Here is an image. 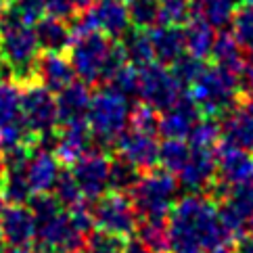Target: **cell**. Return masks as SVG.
<instances>
[{
    "mask_svg": "<svg viewBox=\"0 0 253 253\" xmlns=\"http://www.w3.org/2000/svg\"><path fill=\"white\" fill-rule=\"evenodd\" d=\"M107 82H109V88H113L115 92H120L126 98L138 96V67L126 61L109 76Z\"/></svg>",
    "mask_w": 253,
    "mask_h": 253,
    "instance_id": "36",
    "label": "cell"
},
{
    "mask_svg": "<svg viewBox=\"0 0 253 253\" xmlns=\"http://www.w3.org/2000/svg\"><path fill=\"white\" fill-rule=\"evenodd\" d=\"M0 65H4V63H2V57H0Z\"/></svg>",
    "mask_w": 253,
    "mask_h": 253,
    "instance_id": "56",
    "label": "cell"
},
{
    "mask_svg": "<svg viewBox=\"0 0 253 253\" xmlns=\"http://www.w3.org/2000/svg\"><path fill=\"white\" fill-rule=\"evenodd\" d=\"M42 2H44V13L63 21H71L78 13L74 0H42Z\"/></svg>",
    "mask_w": 253,
    "mask_h": 253,
    "instance_id": "44",
    "label": "cell"
},
{
    "mask_svg": "<svg viewBox=\"0 0 253 253\" xmlns=\"http://www.w3.org/2000/svg\"><path fill=\"white\" fill-rule=\"evenodd\" d=\"M237 11L239 0H191V17L205 21L213 30L230 25Z\"/></svg>",
    "mask_w": 253,
    "mask_h": 253,
    "instance_id": "24",
    "label": "cell"
},
{
    "mask_svg": "<svg viewBox=\"0 0 253 253\" xmlns=\"http://www.w3.org/2000/svg\"><path fill=\"white\" fill-rule=\"evenodd\" d=\"M109 164L111 157L98 149H88L76 161L71 174H74L80 191H82V197L98 199L101 195H105V191L109 188Z\"/></svg>",
    "mask_w": 253,
    "mask_h": 253,
    "instance_id": "11",
    "label": "cell"
},
{
    "mask_svg": "<svg viewBox=\"0 0 253 253\" xmlns=\"http://www.w3.org/2000/svg\"><path fill=\"white\" fill-rule=\"evenodd\" d=\"M182 32H184V44H186L188 55H193L197 59H205L211 52L213 40H215L211 25H207L205 21L191 17V19L184 23Z\"/></svg>",
    "mask_w": 253,
    "mask_h": 253,
    "instance_id": "28",
    "label": "cell"
},
{
    "mask_svg": "<svg viewBox=\"0 0 253 253\" xmlns=\"http://www.w3.org/2000/svg\"><path fill=\"white\" fill-rule=\"evenodd\" d=\"M130 107L128 98L113 88H103L90 98L86 124L92 138L101 144H115L120 134L128 128Z\"/></svg>",
    "mask_w": 253,
    "mask_h": 253,
    "instance_id": "6",
    "label": "cell"
},
{
    "mask_svg": "<svg viewBox=\"0 0 253 253\" xmlns=\"http://www.w3.org/2000/svg\"><path fill=\"white\" fill-rule=\"evenodd\" d=\"M178 184L188 193H203L211 188L218 176L215 168V149H195L191 147L186 164L178 171Z\"/></svg>",
    "mask_w": 253,
    "mask_h": 253,
    "instance_id": "14",
    "label": "cell"
},
{
    "mask_svg": "<svg viewBox=\"0 0 253 253\" xmlns=\"http://www.w3.org/2000/svg\"><path fill=\"white\" fill-rule=\"evenodd\" d=\"M90 84L82 80H74L69 86L59 90L57 96V117H59V128L69 124H82L86 122L88 107H90Z\"/></svg>",
    "mask_w": 253,
    "mask_h": 253,
    "instance_id": "20",
    "label": "cell"
},
{
    "mask_svg": "<svg viewBox=\"0 0 253 253\" xmlns=\"http://www.w3.org/2000/svg\"><path fill=\"white\" fill-rule=\"evenodd\" d=\"M249 230L253 232V215H251V220H249Z\"/></svg>",
    "mask_w": 253,
    "mask_h": 253,
    "instance_id": "54",
    "label": "cell"
},
{
    "mask_svg": "<svg viewBox=\"0 0 253 253\" xmlns=\"http://www.w3.org/2000/svg\"><path fill=\"white\" fill-rule=\"evenodd\" d=\"M128 126L134 130L149 132V134H159V115L157 109H153L151 105L140 103L130 111Z\"/></svg>",
    "mask_w": 253,
    "mask_h": 253,
    "instance_id": "42",
    "label": "cell"
},
{
    "mask_svg": "<svg viewBox=\"0 0 253 253\" xmlns=\"http://www.w3.org/2000/svg\"><path fill=\"white\" fill-rule=\"evenodd\" d=\"M199 107L191 96H180L174 105H169L168 109L161 111L159 115V134H164L166 138H186L191 128L197 124Z\"/></svg>",
    "mask_w": 253,
    "mask_h": 253,
    "instance_id": "19",
    "label": "cell"
},
{
    "mask_svg": "<svg viewBox=\"0 0 253 253\" xmlns=\"http://www.w3.org/2000/svg\"><path fill=\"white\" fill-rule=\"evenodd\" d=\"M92 144V134H90L88 124H69L61 126L55 138V155L61 164H76Z\"/></svg>",
    "mask_w": 253,
    "mask_h": 253,
    "instance_id": "22",
    "label": "cell"
},
{
    "mask_svg": "<svg viewBox=\"0 0 253 253\" xmlns=\"http://www.w3.org/2000/svg\"><path fill=\"white\" fill-rule=\"evenodd\" d=\"M247 4H249V6H253V0H247Z\"/></svg>",
    "mask_w": 253,
    "mask_h": 253,
    "instance_id": "55",
    "label": "cell"
},
{
    "mask_svg": "<svg viewBox=\"0 0 253 253\" xmlns=\"http://www.w3.org/2000/svg\"><path fill=\"white\" fill-rule=\"evenodd\" d=\"M52 191H55V199L61 203V207H71V205L82 201V191H80L74 174L67 169L59 171V178H57L55 186H52Z\"/></svg>",
    "mask_w": 253,
    "mask_h": 253,
    "instance_id": "39",
    "label": "cell"
},
{
    "mask_svg": "<svg viewBox=\"0 0 253 253\" xmlns=\"http://www.w3.org/2000/svg\"><path fill=\"white\" fill-rule=\"evenodd\" d=\"M4 247V239H2V232H0V249Z\"/></svg>",
    "mask_w": 253,
    "mask_h": 253,
    "instance_id": "52",
    "label": "cell"
},
{
    "mask_svg": "<svg viewBox=\"0 0 253 253\" xmlns=\"http://www.w3.org/2000/svg\"><path fill=\"white\" fill-rule=\"evenodd\" d=\"M0 232H2L4 243L13 247L28 249L36 241V218L34 211L25 205L6 203L0 211Z\"/></svg>",
    "mask_w": 253,
    "mask_h": 253,
    "instance_id": "16",
    "label": "cell"
},
{
    "mask_svg": "<svg viewBox=\"0 0 253 253\" xmlns=\"http://www.w3.org/2000/svg\"><path fill=\"white\" fill-rule=\"evenodd\" d=\"M92 210V222L98 230L117 234V237H130L138 226V211L134 207L128 193H109L96 199Z\"/></svg>",
    "mask_w": 253,
    "mask_h": 253,
    "instance_id": "9",
    "label": "cell"
},
{
    "mask_svg": "<svg viewBox=\"0 0 253 253\" xmlns=\"http://www.w3.org/2000/svg\"><path fill=\"white\" fill-rule=\"evenodd\" d=\"M6 207V199H4V195H2V191H0V211H2Z\"/></svg>",
    "mask_w": 253,
    "mask_h": 253,
    "instance_id": "51",
    "label": "cell"
},
{
    "mask_svg": "<svg viewBox=\"0 0 253 253\" xmlns=\"http://www.w3.org/2000/svg\"><path fill=\"white\" fill-rule=\"evenodd\" d=\"M36 38L42 50H61L67 52L69 44H71V32L67 21L57 19V17L44 15L42 19L34 25Z\"/></svg>",
    "mask_w": 253,
    "mask_h": 253,
    "instance_id": "25",
    "label": "cell"
},
{
    "mask_svg": "<svg viewBox=\"0 0 253 253\" xmlns=\"http://www.w3.org/2000/svg\"><path fill=\"white\" fill-rule=\"evenodd\" d=\"M188 153H191V144H186L182 138H166L164 142H159L157 164H161V168L176 176L186 164Z\"/></svg>",
    "mask_w": 253,
    "mask_h": 253,
    "instance_id": "31",
    "label": "cell"
},
{
    "mask_svg": "<svg viewBox=\"0 0 253 253\" xmlns=\"http://www.w3.org/2000/svg\"><path fill=\"white\" fill-rule=\"evenodd\" d=\"M4 15L13 17V19L21 21V23L36 25L46 13H44V2L42 0H11Z\"/></svg>",
    "mask_w": 253,
    "mask_h": 253,
    "instance_id": "38",
    "label": "cell"
},
{
    "mask_svg": "<svg viewBox=\"0 0 253 253\" xmlns=\"http://www.w3.org/2000/svg\"><path fill=\"white\" fill-rule=\"evenodd\" d=\"M151 44H153V55L155 61L164 63V65H171L174 61L186 52V44H184V32L182 25H166V23H157L151 30H147Z\"/></svg>",
    "mask_w": 253,
    "mask_h": 253,
    "instance_id": "21",
    "label": "cell"
},
{
    "mask_svg": "<svg viewBox=\"0 0 253 253\" xmlns=\"http://www.w3.org/2000/svg\"><path fill=\"white\" fill-rule=\"evenodd\" d=\"M215 168H218L220 184L226 188L253 184V153L222 142L215 149Z\"/></svg>",
    "mask_w": 253,
    "mask_h": 253,
    "instance_id": "12",
    "label": "cell"
},
{
    "mask_svg": "<svg viewBox=\"0 0 253 253\" xmlns=\"http://www.w3.org/2000/svg\"><path fill=\"white\" fill-rule=\"evenodd\" d=\"M6 6H8V2H6V0H0V21H2V19H4Z\"/></svg>",
    "mask_w": 253,
    "mask_h": 253,
    "instance_id": "49",
    "label": "cell"
},
{
    "mask_svg": "<svg viewBox=\"0 0 253 253\" xmlns=\"http://www.w3.org/2000/svg\"><path fill=\"white\" fill-rule=\"evenodd\" d=\"M0 191H2L6 203H15V205L30 203V199L34 197L23 171H4V180L0 184Z\"/></svg>",
    "mask_w": 253,
    "mask_h": 253,
    "instance_id": "35",
    "label": "cell"
},
{
    "mask_svg": "<svg viewBox=\"0 0 253 253\" xmlns=\"http://www.w3.org/2000/svg\"><path fill=\"white\" fill-rule=\"evenodd\" d=\"M203 67H205L203 59H197L193 55H188V52H184L178 61L171 63V71H174V76L182 86H191L193 80L203 71Z\"/></svg>",
    "mask_w": 253,
    "mask_h": 253,
    "instance_id": "43",
    "label": "cell"
},
{
    "mask_svg": "<svg viewBox=\"0 0 253 253\" xmlns=\"http://www.w3.org/2000/svg\"><path fill=\"white\" fill-rule=\"evenodd\" d=\"M184 94V86L178 82L174 71L159 61L138 69V96L142 103L151 105L153 109L164 111L174 105Z\"/></svg>",
    "mask_w": 253,
    "mask_h": 253,
    "instance_id": "8",
    "label": "cell"
},
{
    "mask_svg": "<svg viewBox=\"0 0 253 253\" xmlns=\"http://www.w3.org/2000/svg\"><path fill=\"white\" fill-rule=\"evenodd\" d=\"M2 180H4V159L0 155V184H2Z\"/></svg>",
    "mask_w": 253,
    "mask_h": 253,
    "instance_id": "50",
    "label": "cell"
},
{
    "mask_svg": "<svg viewBox=\"0 0 253 253\" xmlns=\"http://www.w3.org/2000/svg\"><path fill=\"white\" fill-rule=\"evenodd\" d=\"M178 197V178L168 169H144L132 186L130 199L138 218H168Z\"/></svg>",
    "mask_w": 253,
    "mask_h": 253,
    "instance_id": "4",
    "label": "cell"
},
{
    "mask_svg": "<svg viewBox=\"0 0 253 253\" xmlns=\"http://www.w3.org/2000/svg\"><path fill=\"white\" fill-rule=\"evenodd\" d=\"M232 36L237 38V42L243 48H251L253 46V6L239 8L232 17Z\"/></svg>",
    "mask_w": 253,
    "mask_h": 253,
    "instance_id": "41",
    "label": "cell"
},
{
    "mask_svg": "<svg viewBox=\"0 0 253 253\" xmlns=\"http://www.w3.org/2000/svg\"><path fill=\"white\" fill-rule=\"evenodd\" d=\"M96 2V0H74V4L78 8V13H82V11H88L90 6H92Z\"/></svg>",
    "mask_w": 253,
    "mask_h": 253,
    "instance_id": "48",
    "label": "cell"
},
{
    "mask_svg": "<svg viewBox=\"0 0 253 253\" xmlns=\"http://www.w3.org/2000/svg\"><path fill=\"white\" fill-rule=\"evenodd\" d=\"M84 13L90 17V21L98 32L107 34L113 40L122 38L132 28L126 0H96Z\"/></svg>",
    "mask_w": 253,
    "mask_h": 253,
    "instance_id": "18",
    "label": "cell"
},
{
    "mask_svg": "<svg viewBox=\"0 0 253 253\" xmlns=\"http://www.w3.org/2000/svg\"><path fill=\"white\" fill-rule=\"evenodd\" d=\"M122 253H153V251H151L147 245H144L142 241L134 239V241H130V243H126V247H124Z\"/></svg>",
    "mask_w": 253,
    "mask_h": 253,
    "instance_id": "45",
    "label": "cell"
},
{
    "mask_svg": "<svg viewBox=\"0 0 253 253\" xmlns=\"http://www.w3.org/2000/svg\"><path fill=\"white\" fill-rule=\"evenodd\" d=\"M21 122L25 124L36 138L46 140L48 136H55V130L59 128L57 117V98L52 96L48 88H44L40 82L23 84L21 92Z\"/></svg>",
    "mask_w": 253,
    "mask_h": 253,
    "instance_id": "7",
    "label": "cell"
},
{
    "mask_svg": "<svg viewBox=\"0 0 253 253\" xmlns=\"http://www.w3.org/2000/svg\"><path fill=\"white\" fill-rule=\"evenodd\" d=\"M243 78H245V90H247V94L251 98V103H253V63H249V65H245V69H243Z\"/></svg>",
    "mask_w": 253,
    "mask_h": 253,
    "instance_id": "46",
    "label": "cell"
},
{
    "mask_svg": "<svg viewBox=\"0 0 253 253\" xmlns=\"http://www.w3.org/2000/svg\"><path fill=\"white\" fill-rule=\"evenodd\" d=\"M191 19V0H159V23L184 25Z\"/></svg>",
    "mask_w": 253,
    "mask_h": 253,
    "instance_id": "40",
    "label": "cell"
},
{
    "mask_svg": "<svg viewBox=\"0 0 253 253\" xmlns=\"http://www.w3.org/2000/svg\"><path fill=\"white\" fill-rule=\"evenodd\" d=\"M78 76L74 65L69 61L67 52L61 50H40L38 59L34 63V80L40 82L50 92H59L65 86H69Z\"/></svg>",
    "mask_w": 253,
    "mask_h": 253,
    "instance_id": "15",
    "label": "cell"
},
{
    "mask_svg": "<svg viewBox=\"0 0 253 253\" xmlns=\"http://www.w3.org/2000/svg\"><path fill=\"white\" fill-rule=\"evenodd\" d=\"M40 50L42 48L36 38L34 25L4 15V19L0 21V57L11 69L15 82H19L21 86L34 82V63Z\"/></svg>",
    "mask_w": 253,
    "mask_h": 253,
    "instance_id": "3",
    "label": "cell"
},
{
    "mask_svg": "<svg viewBox=\"0 0 253 253\" xmlns=\"http://www.w3.org/2000/svg\"><path fill=\"white\" fill-rule=\"evenodd\" d=\"M171 253H222L234 249L220 207L210 197L191 193L176 201L168 215Z\"/></svg>",
    "mask_w": 253,
    "mask_h": 253,
    "instance_id": "1",
    "label": "cell"
},
{
    "mask_svg": "<svg viewBox=\"0 0 253 253\" xmlns=\"http://www.w3.org/2000/svg\"><path fill=\"white\" fill-rule=\"evenodd\" d=\"M222 138L253 153V103L234 105L222 124Z\"/></svg>",
    "mask_w": 253,
    "mask_h": 253,
    "instance_id": "23",
    "label": "cell"
},
{
    "mask_svg": "<svg viewBox=\"0 0 253 253\" xmlns=\"http://www.w3.org/2000/svg\"><path fill=\"white\" fill-rule=\"evenodd\" d=\"M186 138L188 144L195 149H215V144L222 138V126L207 115L205 120H197Z\"/></svg>",
    "mask_w": 253,
    "mask_h": 253,
    "instance_id": "33",
    "label": "cell"
},
{
    "mask_svg": "<svg viewBox=\"0 0 253 253\" xmlns=\"http://www.w3.org/2000/svg\"><path fill=\"white\" fill-rule=\"evenodd\" d=\"M122 50L126 55V61L132 63L134 67H144L149 63L155 61L153 55V44L147 30H138V28H130L122 36Z\"/></svg>",
    "mask_w": 253,
    "mask_h": 253,
    "instance_id": "27",
    "label": "cell"
},
{
    "mask_svg": "<svg viewBox=\"0 0 253 253\" xmlns=\"http://www.w3.org/2000/svg\"><path fill=\"white\" fill-rule=\"evenodd\" d=\"M247 50H249V59H251V63H253V46H251V48H247Z\"/></svg>",
    "mask_w": 253,
    "mask_h": 253,
    "instance_id": "53",
    "label": "cell"
},
{
    "mask_svg": "<svg viewBox=\"0 0 253 253\" xmlns=\"http://www.w3.org/2000/svg\"><path fill=\"white\" fill-rule=\"evenodd\" d=\"M67 55L76 76L90 86L107 82L113 71L126 63L122 44H113V38L98 30L71 40Z\"/></svg>",
    "mask_w": 253,
    "mask_h": 253,
    "instance_id": "2",
    "label": "cell"
},
{
    "mask_svg": "<svg viewBox=\"0 0 253 253\" xmlns=\"http://www.w3.org/2000/svg\"><path fill=\"white\" fill-rule=\"evenodd\" d=\"M191 98L210 117L228 113L239 98V76L218 65L203 67L191 84Z\"/></svg>",
    "mask_w": 253,
    "mask_h": 253,
    "instance_id": "5",
    "label": "cell"
},
{
    "mask_svg": "<svg viewBox=\"0 0 253 253\" xmlns=\"http://www.w3.org/2000/svg\"><path fill=\"white\" fill-rule=\"evenodd\" d=\"M115 149H117V155L128 159L130 164L140 171L155 168L157 159H159L157 134L140 132L134 128H126L120 134V138L115 140Z\"/></svg>",
    "mask_w": 253,
    "mask_h": 253,
    "instance_id": "13",
    "label": "cell"
},
{
    "mask_svg": "<svg viewBox=\"0 0 253 253\" xmlns=\"http://www.w3.org/2000/svg\"><path fill=\"white\" fill-rule=\"evenodd\" d=\"M61 171V161L57 155L52 153L48 147H40V149H32V155L25 164V180L32 188L34 195H44L50 193L55 186L57 178Z\"/></svg>",
    "mask_w": 253,
    "mask_h": 253,
    "instance_id": "17",
    "label": "cell"
},
{
    "mask_svg": "<svg viewBox=\"0 0 253 253\" xmlns=\"http://www.w3.org/2000/svg\"><path fill=\"white\" fill-rule=\"evenodd\" d=\"M126 4H128L132 28L151 30L159 23V0H130Z\"/></svg>",
    "mask_w": 253,
    "mask_h": 253,
    "instance_id": "34",
    "label": "cell"
},
{
    "mask_svg": "<svg viewBox=\"0 0 253 253\" xmlns=\"http://www.w3.org/2000/svg\"><path fill=\"white\" fill-rule=\"evenodd\" d=\"M124 247H126L124 237H117V234L105 232V230H96L92 234H88L82 245L86 253H122Z\"/></svg>",
    "mask_w": 253,
    "mask_h": 253,
    "instance_id": "37",
    "label": "cell"
},
{
    "mask_svg": "<svg viewBox=\"0 0 253 253\" xmlns=\"http://www.w3.org/2000/svg\"><path fill=\"white\" fill-rule=\"evenodd\" d=\"M138 241H142L153 253H169V228L168 218H140L136 230Z\"/></svg>",
    "mask_w": 253,
    "mask_h": 253,
    "instance_id": "29",
    "label": "cell"
},
{
    "mask_svg": "<svg viewBox=\"0 0 253 253\" xmlns=\"http://www.w3.org/2000/svg\"><path fill=\"white\" fill-rule=\"evenodd\" d=\"M84 234L76 228L67 211H57L36 222V245L55 253H74L82 249Z\"/></svg>",
    "mask_w": 253,
    "mask_h": 253,
    "instance_id": "10",
    "label": "cell"
},
{
    "mask_svg": "<svg viewBox=\"0 0 253 253\" xmlns=\"http://www.w3.org/2000/svg\"><path fill=\"white\" fill-rule=\"evenodd\" d=\"M23 86L15 80H0V128L21 120Z\"/></svg>",
    "mask_w": 253,
    "mask_h": 253,
    "instance_id": "30",
    "label": "cell"
},
{
    "mask_svg": "<svg viewBox=\"0 0 253 253\" xmlns=\"http://www.w3.org/2000/svg\"><path fill=\"white\" fill-rule=\"evenodd\" d=\"M234 253H253V237H241V243L234 247Z\"/></svg>",
    "mask_w": 253,
    "mask_h": 253,
    "instance_id": "47",
    "label": "cell"
},
{
    "mask_svg": "<svg viewBox=\"0 0 253 253\" xmlns=\"http://www.w3.org/2000/svg\"><path fill=\"white\" fill-rule=\"evenodd\" d=\"M210 55L213 57L215 65L222 69H228L232 74L241 76L243 69H245V55H243V46L237 42L232 34H218L213 40V46Z\"/></svg>",
    "mask_w": 253,
    "mask_h": 253,
    "instance_id": "26",
    "label": "cell"
},
{
    "mask_svg": "<svg viewBox=\"0 0 253 253\" xmlns=\"http://www.w3.org/2000/svg\"><path fill=\"white\" fill-rule=\"evenodd\" d=\"M140 176V169H136L128 159L117 155L109 164V188L117 193H130Z\"/></svg>",
    "mask_w": 253,
    "mask_h": 253,
    "instance_id": "32",
    "label": "cell"
}]
</instances>
